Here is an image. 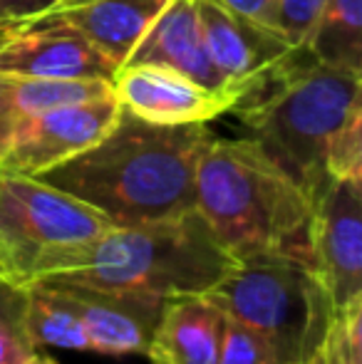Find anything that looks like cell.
I'll return each mask as SVG.
<instances>
[{
  "label": "cell",
  "mask_w": 362,
  "mask_h": 364,
  "mask_svg": "<svg viewBox=\"0 0 362 364\" xmlns=\"http://www.w3.org/2000/svg\"><path fill=\"white\" fill-rule=\"evenodd\" d=\"M23 364H58V362H55L53 357H48V355H43V352L35 350L33 355H30Z\"/></svg>",
  "instance_id": "26"
},
{
  "label": "cell",
  "mask_w": 362,
  "mask_h": 364,
  "mask_svg": "<svg viewBox=\"0 0 362 364\" xmlns=\"http://www.w3.org/2000/svg\"><path fill=\"white\" fill-rule=\"evenodd\" d=\"M112 220L38 176L0 171V253L8 275L25 285L45 255L90 243Z\"/></svg>",
  "instance_id": "6"
},
{
  "label": "cell",
  "mask_w": 362,
  "mask_h": 364,
  "mask_svg": "<svg viewBox=\"0 0 362 364\" xmlns=\"http://www.w3.org/2000/svg\"><path fill=\"white\" fill-rule=\"evenodd\" d=\"M25 332L33 347H60L73 352H92L90 337L85 332L73 305L53 283L35 280L25 285Z\"/></svg>",
  "instance_id": "17"
},
{
  "label": "cell",
  "mask_w": 362,
  "mask_h": 364,
  "mask_svg": "<svg viewBox=\"0 0 362 364\" xmlns=\"http://www.w3.org/2000/svg\"><path fill=\"white\" fill-rule=\"evenodd\" d=\"M328 178H362V109L338 129L325 154Z\"/></svg>",
  "instance_id": "21"
},
{
  "label": "cell",
  "mask_w": 362,
  "mask_h": 364,
  "mask_svg": "<svg viewBox=\"0 0 362 364\" xmlns=\"http://www.w3.org/2000/svg\"><path fill=\"white\" fill-rule=\"evenodd\" d=\"M226 5L231 13L251 20L263 28H271L278 33V8L280 0H218Z\"/></svg>",
  "instance_id": "24"
},
{
  "label": "cell",
  "mask_w": 362,
  "mask_h": 364,
  "mask_svg": "<svg viewBox=\"0 0 362 364\" xmlns=\"http://www.w3.org/2000/svg\"><path fill=\"white\" fill-rule=\"evenodd\" d=\"M208 124L161 127L122 109L97 144L38 178L105 213L117 228L174 218L193 208V178Z\"/></svg>",
  "instance_id": "1"
},
{
  "label": "cell",
  "mask_w": 362,
  "mask_h": 364,
  "mask_svg": "<svg viewBox=\"0 0 362 364\" xmlns=\"http://www.w3.org/2000/svg\"><path fill=\"white\" fill-rule=\"evenodd\" d=\"M0 275H8V273H5V270H3V268H0ZM8 278H10V275H8Z\"/></svg>",
  "instance_id": "29"
},
{
  "label": "cell",
  "mask_w": 362,
  "mask_h": 364,
  "mask_svg": "<svg viewBox=\"0 0 362 364\" xmlns=\"http://www.w3.org/2000/svg\"><path fill=\"white\" fill-rule=\"evenodd\" d=\"M303 50L323 65L362 75V0H325Z\"/></svg>",
  "instance_id": "18"
},
{
  "label": "cell",
  "mask_w": 362,
  "mask_h": 364,
  "mask_svg": "<svg viewBox=\"0 0 362 364\" xmlns=\"http://www.w3.org/2000/svg\"><path fill=\"white\" fill-rule=\"evenodd\" d=\"M112 95L124 112L161 127L208 124L233 107L191 77L151 63L122 65L112 80Z\"/></svg>",
  "instance_id": "11"
},
{
  "label": "cell",
  "mask_w": 362,
  "mask_h": 364,
  "mask_svg": "<svg viewBox=\"0 0 362 364\" xmlns=\"http://www.w3.org/2000/svg\"><path fill=\"white\" fill-rule=\"evenodd\" d=\"M216 364H275L271 347L241 322L226 317L221 352Z\"/></svg>",
  "instance_id": "22"
},
{
  "label": "cell",
  "mask_w": 362,
  "mask_h": 364,
  "mask_svg": "<svg viewBox=\"0 0 362 364\" xmlns=\"http://www.w3.org/2000/svg\"><path fill=\"white\" fill-rule=\"evenodd\" d=\"M134 63L171 68L236 105L231 92L226 90V82L221 80V75L216 73L211 58H208L201 18H198V0H169V5L151 23V28L137 43L124 65Z\"/></svg>",
  "instance_id": "13"
},
{
  "label": "cell",
  "mask_w": 362,
  "mask_h": 364,
  "mask_svg": "<svg viewBox=\"0 0 362 364\" xmlns=\"http://www.w3.org/2000/svg\"><path fill=\"white\" fill-rule=\"evenodd\" d=\"M119 112L112 92L38 112L15 132L0 171L40 176L97 144L115 127Z\"/></svg>",
  "instance_id": "9"
},
{
  "label": "cell",
  "mask_w": 362,
  "mask_h": 364,
  "mask_svg": "<svg viewBox=\"0 0 362 364\" xmlns=\"http://www.w3.org/2000/svg\"><path fill=\"white\" fill-rule=\"evenodd\" d=\"M360 87V73L330 68L303 53L231 112L241 117L253 139L293 176L315 206L330 183L325 171L330 141L362 109Z\"/></svg>",
  "instance_id": "4"
},
{
  "label": "cell",
  "mask_w": 362,
  "mask_h": 364,
  "mask_svg": "<svg viewBox=\"0 0 362 364\" xmlns=\"http://www.w3.org/2000/svg\"><path fill=\"white\" fill-rule=\"evenodd\" d=\"M310 263L333 312L362 297V178H333L310 218Z\"/></svg>",
  "instance_id": "8"
},
{
  "label": "cell",
  "mask_w": 362,
  "mask_h": 364,
  "mask_svg": "<svg viewBox=\"0 0 362 364\" xmlns=\"http://www.w3.org/2000/svg\"><path fill=\"white\" fill-rule=\"evenodd\" d=\"M196 208L154 223L110 228L90 243L45 255L30 273L124 295L174 300L206 295L236 268ZM25 283V285H28Z\"/></svg>",
  "instance_id": "2"
},
{
  "label": "cell",
  "mask_w": 362,
  "mask_h": 364,
  "mask_svg": "<svg viewBox=\"0 0 362 364\" xmlns=\"http://www.w3.org/2000/svg\"><path fill=\"white\" fill-rule=\"evenodd\" d=\"M60 0H0V18L8 23H23L58 8Z\"/></svg>",
  "instance_id": "25"
},
{
  "label": "cell",
  "mask_w": 362,
  "mask_h": 364,
  "mask_svg": "<svg viewBox=\"0 0 362 364\" xmlns=\"http://www.w3.org/2000/svg\"><path fill=\"white\" fill-rule=\"evenodd\" d=\"M0 268H3L5 273H8V268H5V260H3V253H0Z\"/></svg>",
  "instance_id": "28"
},
{
  "label": "cell",
  "mask_w": 362,
  "mask_h": 364,
  "mask_svg": "<svg viewBox=\"0 0 362 364\" xmlns=\"http://www.w3.org/2000/svg\"><path fill=\"white\" fill-rule=\"evenodd\" d=\"M325 0H280L278 8V33L293 48L303 50L310 30H313L318 13Z\"/></svg>",
  "instance_id": "23"
},
{
  "label": "cell",
  "mask_w": 362,
  "mask_h": 364,
  "mask_svg": "<svg viewBox=\"0 0 362 364\" xmlns=\"http://www.w3.org/2000/svg\"><path fill=\"white\" fill-rule=\"evenodd\" d=\"M112 92L107 80H33L20 75H0V161L13 141L15 132L38 112L55 105L90 100Z\"/></svg>",
  "instance_id": "16"
},
{
  "label": "cell",
  "mask_w": 362,
  "mask_h": 364,
  "mask_svg": "<svg viewBox=\"0 0 362 364\" xmlns=\"http://www.w3.org/2000/svg\"><path fill=\"white\" fill-rule=\"evenodd\" d=\"M226 315L208 295L166 300L151 335V364H216Z\"/></svg>",
  "instance_id": "14"
},
{
  "label": "cell",
  "mask_w": 362,
  "mask_h": 364,
  "mask_svg": "<svg viewBox=\"0 0 362 364\" xmlns=\"http://www.w3.org/2000/svg\"><path fill=\"white\" fill-rule=\"evenodd\" d=\"M198 18L208 58L236 105L258 95L280 70L305 53L275 30L231 13L218 0H198Z\"/></svg>",
  "instance_id": "7"
},
{
  "label": "cell",
  "mask_w": 362,
  "mask_h": 364,
  "mask_svg": "<svg viewBox=\"0 0 362 364\" xmlns=\"http://www.w3.org/2000/svg\"><path fill=\"white\" fill-rule=\"evenodd\" d=\"M13 25H15V23H8V20H3V18H0V40H3L5 35H8V30L13 28Z\"/></svg>",
  "instance_id": "27"
},
{
  "label": "cell",
  "mask_w": 362,
  "mask_h": 364,
  "mask_svg": "<svg viewBox=\"0 0 362 364\" xmlns=\"http://www.w3.org/2000/svg\"><path fill=\"white\" fill-rule=\"evenodd\" d=\"M23 315L25 285L0 275V364H23L35 352Z\"/></svg>",
  "instance_id": "19"
},
{
  "label": "cell",
  "mask_w": 362,
  "mask_h": 364,
  "mask_svg": "<svg viewBox=\"0 0 362 364\" xmlns=\"http://www.w3.org/2000/svg\"><path fill=\"white\" fill-rule=\"evenodd\" d=\"M193 208L236 260L283 253L310 263L313 201L253 136L208 141L193 178Z\"/></svg>",
  "instance_id": "3"
},
{
  "label": "cell",
  "mask_w": 362,
  "mask_h": 364,
  "mask_svg": "<svg viewBox=\"0 0 362 364\" xmlns=\"http://www.w3.org/2000/svg\"><path fill=\"white\" fill-rule=\"evenodd\" d=\"M362 297L335 315L323 347V364H362Z\"/></svg>",
  "instance_id": "20"
},
{
  "label": "cell",
  "mask_w": 362,
  "mask_h": 364,
  "mask_svg": "<svg viewBox=\"0 0 362 364\" xmlns=\"http://www.w3.org/2000/svg\"><path fill=\"white\" fill-rule=\"evenodd\" d=\"M166 5L169 0H60L53 13L122 68Z\"/></svg>",
  "instance_id": "15"
},
{
  "label": "cell",
  "mask_w": 362,
  "mask_h": 364,
  "mask_svg": "<svg viewBox=\"0 0 362 364\" xmlns=\"http://www.w3.org/2000/svg\"><path fill=\"white\" fill-rule=\"evenodd\" d=\"M206 295L226 317L256 332L271 347L275 364H308L320 357L335 320L313 265L283 253L238 260Z\"/></svg>",
  "instance_id": "5"
},
{
  "label": "cell",
  "mask_w": 362,
  "mask_h": 364,
  "mask_svg": "<svg viewBox=\"0 0 362 364\" xmlns=\"http://www.w3.org/2000/svg\"><path fill=\"white\" fill-rule=\"evenodd\" d=\"M117 70L95 43L55 13L15 23L0 40V75L112 82Z\"/></svg>",
  "instance_id": "10"
},
{
  "label": "cell",
  "mask_w": 362,
  "mask_h": 364,
  "mask_svg": "<svg viewBox=\"0 0 362 364\" xmlns=\"http://www.w3.org/2000/svg\"><path fill=\"white\" fill-rule=\"evenodd\" d=\"M68 297L90 337L92 352L110 357L147 355L166 300L124 295L78 283L45 280Z\"/></svg>",
  "instance_id": "12"
}]
</instances>
